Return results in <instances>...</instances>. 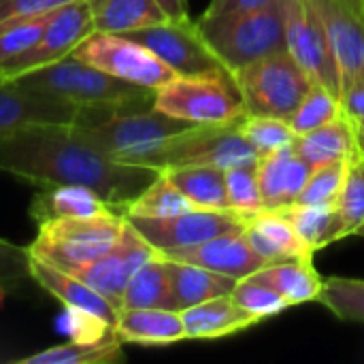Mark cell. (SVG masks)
<instances>
[{
  "label": "cell",
  "mask_w": 364,
  "mask_h": 364,
  "mask_svg": "<svg viewBox=\"0 0 364 364\" xmlns=\"http://www.w3.org/2000/svg\"><path fill=\"white\" fill-rule=\"evenodd\" d=\"M0 171L36 188L87 186L122 213L160 175L151 166L113 160L94 147L75 124H41L4 136Z\"/></svg>",
  "instance_id": "6da1fadb"
},
{
  "label": "cell",
  "mask_w": 364,
  "mask_h": 364,
  "mask_svg": "<svg viewBox=\"0 0 364 364\" xmlns=\"http://www.w3.org/2000/svg\"><path fill=\"white\" fill-rule=\"evenodd\" d=\"M9 81H15L26 90L77 105V119H96L124 111L151 109L156 96V90L117 79L73 55H66L53 64L23 73Z\"/></svg>",
  "instance_id": "7a4b0ae2"
},
{
  "label": "cell",
  "mask_w": 364,
  "mask_h": 364,
  "mask_svg": "<svg viewBox=\"0 0 364 364\" xmlns=\"http://www.w3.org/2000/svg\"><path fill=\"white\" fill-rule=\"evenodd\" d=\"M196 26L232 75L252 62L286 51V0L245 13L200 17Z\"/></svg>",
  "instance_id": "3957f363"
},
{
  "label": "cell",
  "mask_w": 364,
  "mask_h": 364,
  "mask_svg": "<svg viewBox=\"0 0 364 364\" xmlns=\"http://www.w3.org/2000/svg\"><path fill=\"white\" fill-rule=\"evenodd\" d=\"M75 126L94 147L113 160L154 168V158L166 141L194 124L171 117L151 107L96 119H79Z\"/></svg>",
  "instance_id": "277c9868"
},
{
  "label": "cell",
  "mask_w": 364,
  "mask_h": 364,
  "mask_svg": "<svg viewBox=\"0 0 364 364\" xmlns=\"http://www.w3.org/2000/svg\"><path fill=\"white\" fill-rule=\"evenodd\" d=\"M124 224L126 215L122 211L94 218L51 220L38 224V235L28 247L30 254L43 262L66 273H77L115 245Z\"/></svg>",
  "instance_id": "5b68a950"
},
{
  "label": "cell",
  "mask_w": 364,
  "mask_h": 364,
  "mask_svg": "<svg viewBox=\"0 0 364 364\" xmlns=\"http://www.w3.org/2000/svg\"><path fill=\"white\" fill-rule=\"evenodd\" d=\"M154 109L196 126L235 124L245 115L232 75L175 77L156 90Z\"/></svg>",
  "instance_id": "8992f818"
},
{
  "label": "cell",
  "mask_w": 364,
  "mask_h": 364,
  "mask_svg": "<svg viewBox=\"0 0 364 364\" xmlns=\"http://www.w3.org/2000/svg\"><path fill=\"white\" fill-rule=\"evenodd\" d=\"M232 77L243 98L245 115H273L284 119L294 113L316 83L288 51L252 62Z\"/></svg>",
  "instance_id": "52a82bcc"
},
{
  "label": "cell",
  "mask_w": 364,
  "mask_h": 364,
  "mask_svg": "<svg viewBox=\"0 0 364 364\" xmlns=\"http://www.w3.org/2000/svg\"><path fill=\"white\" fill-rule=\"evenodd\" d=\"M241 122V119H239ZM239 122L220 126H190L166 141L154 158V168L164 171L171 166L207 164L222 171L258 162L256 149L243 136Z\"/></svg>",
  "instance_id": "ba28073f"
},
{
  "label": "cell",
  "mask_w": 364,
  "mask_h": 364,
  "mask_svg": "<svg viewBox=\"0 0 364 364\" xmlns=\"http://www.w3.org/2000/svg\"><path fill=\"white\" fill-rule=\"evenodd\" d=\"M70 55L147 90H158L177 77L151 49L126 34L94 30L73 49Z\"/></svg>",
  "instance_id": "9c48e42d"
},
{
  "label": "cell",
  "mask_w": 364,
  "mask_h": 364,
  "mask_svg": "<svg viewBox=\"0 0 364 364\" xmlns=\"http://www.w3.org/2000/svg\"><path fill=\"white\" fill-rule=\"evenodd\" d=\"M126 36L151 49L177 77L232 75L207 45L196 21L192 19H166L134 32H126Z\"/></svg>",
  "instance_id": "30bf717a"
},
{
  "label": "cell",
  "mask_w": 364,
  "mask_h": 364,
  "mask_svg": "<svg viewBox=\"0 0 364 364\" xmlns=\"http://www.w3.org/2000/svg\"><path fill=\"white\" fill-rule=\"evenodd\" d=\"M160 254L194 247L211 241L220 235L243 230L250 220L232 209H205L194 207L190 211L168 218H126Z\"/></svg>",
  "instance_id": "8fae6325"
},
{
  "label": "cell",
  "mask_w": 364,
  "mask_h": 364,
  "mask_svg": "<svg viewBox=\"0 0 364 364\" xmlns=\"http://www.w3.org/2000/svg\"><path fill=\"white\" fill-rule=\"evenodd\" d=\"M94 19L87 0H73L58 6L38 41L21 55L0 64V79H15L23 73L53 64L73 53V49L94 32Z\"/></svg>",
  "instance_id": "7c38bea8"
},
{
  "label": "cell",
  "mask_w": 364,
  "mask_h": 364,
  "mask_svg": "<svg viewBox=\"0 0 364 364\" xmlns=\"http://www.w3.org/2000/svg\"><path fill=\"white\" fill-rule=\"evenodd\" d=\"M286 51L316 81L341 96L324 23L309 0H286Z\"/></svg>",
  "instance_id": "4fadbf2b"
},
{
  "label": "cell",
  "mask_w": 364,
  "mask_h": 364,
  "mask_svg": "<svg viewBox=\"0 0 364 364\" xmlns=\"http://www.w3.org/2000/svg\"><path fill=\"white\" fill-rule=\"evenodd\" d=\"M158 254L160 252L126 220L115 245L98 260L85 264L73 275L83 279L87 286L109 299L117 309H122V296L128 282L147 260Z\"/></svg>",
  "instance_id": "5bb4252c"
},
{
  "label": "cell",
  "mask_w": 364,
  "mask_h": 364,
  "mask_svg": "<svg viewBox=\"0 0 364 364\" xmlns=\"http://www.w3.org/2000/svg\"><path fill=\"white\" fill-rule=\"evenodd\" d=\"M320 15L339 73L341 96L364 81V19L339 0H309Z\"/></svg>",
  "instance_id": "9a60e30c"
},
{
  "label": "cell",
  "mask_w": 364,
  "mask_h": 364,
  "mask_svg": "<svg viewBox=\"0 0 364 364\" xmlns=\"http://www.w3.org/2000/svg\"><path fill=\"white\" fill-rule=\"evenodd\" d=\"M77 117V105L55 96L26 90L15 81L0 79V141L30 126L75 124Z\"/></svg>",
  "instance_id": "2e32d148"
},
{
  "label": "cell",
  "mask_w": 364,
  "mask_h": 364,
  "mask_svg": "<svg viewBox=\"0 0 364 364\" xmlns=\"http://www.w3.org/2000/svg\"><path fill=\"white\" fill-rule=\"evenodd\" d=\"M164 258L171 260H181L190 264L205 267L209 271L235 277V279H245L264 269L269 262L254 252L245 237L243 230H232L226 235H220L211 241H205L194 247H183V250H173L162 254Z\"/></svg>",
  "instance_id": "e0dca14e"
},
{
  "label": "cell",
  "mask_w": 364,
  "mask_h": 364,
  "mask_svg": "<svg viewBox=\"0 0 364 364\" xmlns=\"http://www.w3.org/2000/svg\"><path fill=\"white\" fill-rule=\"evenodd\" d=\"M314 168L316 166L301 158L292 145L258 156L256 171L264 209H284L294 205Z\"/></svg>",
  "instance_id": "ac0fdd59"
},
{
  "label": "cell",
  "mask_w": 364,
  "mask_h": 364,
  "mask_svg": "<svg viewBox=\"0 0 364 364\" xmlns=\"http://www.w3.org/2000/svg\"><path fill=\"white\" fill-rule=\"evenodd\" d=\"M30 279H34L45 292H49L55 301H60L66 309H79L85 314H92L111 326H115L119 309L105 299L100 292H96L92 286H87L83 279H79L73 273H66L62 269H55L41 258H30Z\"/></svg>",
  "instance_id": "d6986e66"
},
{
  "label": "cell",
  "mask_w": 364,
  "mask_h": 364,
  "mask_svg": "<svg viewBox=\"0 0 364 364\" xmlns=\"http://www.w3.org/2000/svg\"><path fill=\"white\" fill-rule=\"evenodd\" d=\"M109 211L111 207L98 192L87 186L62 183V186H38L30 203V218L36 224L62 220V218H94Z\"/></svg>",
  "instance_id": "ffe728a7"
},
{
  "label": "cell",
  "mask_w": 364,
  "mask_h": 364,
  "mask_svg": "<svg viewBox=\"0 0 364 364\" xmlns=\"http://www.w3.org/2000/svg\"><path fill=\"white\" fill-rule=\"evenodd\" d=\"M245 237L254 252L269 264L307 258L314 252L303 243L290 220L277 209H264L245 224Z\"/></svg>",
  "instance_id": "44dd1931"
},
{
  "label": "cell",
  "mask_w": 364,
  "mask_h": 364,
  "mask_svg": "<svg viewBox=\"0 0 364 364\" xmlns=\"http://www.w3.org/2000/svg\"><path fill=\"white\" fill-rule=\"evenodd\" d=\"M115 335L122 343L173 346L186 339L181 311L175 309H119Z\"/></svg>",
  "instance_id": "7402d4cb"
},
{
  "label": "cell",
  "mask_w": 364,
  "mask_h": 364,
  "mask_svg": "<svg viewBox=\"0 0 364 364\" xmlns=\"http://www.w3.org/2000/svg\"><path fill=\"white\" fill-rule=\"evenodd\" d=\"M296 154L305 158L311 166L348 162L360 147L356 122L343 111L337 119L299 134L292 143Z\"/></svg>",
  "instance_id": "603a6c76"
},
{
  "label": "cell",
  "mask_w": 364,
  "mask_h": 364,
  "mask_svg": "<svg viewBox=\"0 0 364 364\" xmlns=\"http://www.w3.org/2000/svg\"><path fill=\"white\" fill-rule=\"evenodd\" d=\"M186 339H220L256 326L260 320L243 311L232 294H224L181 311Z\"/></svg>",
  "instance_id": "cb8c5ba5"
},
{
  "label": "cell",
  "mask_w": 364,
  "mask_h": 364,
  "mask_svg": "<svg viewBox=\"0 0 364 364\" xmlns=\"http://www.w3.org/2000/svg\"><path fill=\"white\" fill-rule=\"evenodd\" d=\"M311 258L314 256L267 264L264 269L254 273L252 279L275 290L290 307L309 301H320V294L324 290V277L314 269Z\"/></svg>",
  "instance_id": "d4e9b609"
},
{
  "label": "cell",
  "mask_w": 364,
  "mask_h": 364,
  "mask_svg": "<svg viewBox=\"0 0 364 364\" xmlns=\"http://www.w3.org/2000/svg\"><path fill=\"white\" fill-rule=\"evenodd\" d=\"M168 267V277H171V290H173V301L175 309L183 311L194 305H200L205 301L232 294L235 286L239 279L209 271L198 264L181 262V260H171L166 258Z\"/></svg>",
  "instance_id": "484cf974"
},
{
  "label": "cell",
  "mask_w": 364,
  "mask_h": 364,
  "mask_svg": "<svg viewBox=\"0 0 364 364\" xmlns=\"http://www.w3.org/2000/svg\"><path fill=\"white\" fill-rule=\"evenodd\" d=\"M94 28L98 32L126 34L160 21L166 15L154 0H87Z\"/></svg>",
  "instance_id": "4316f807"
},
{
  "label": "cell",
  "mask_w": 364,
  "mask_h": 364,
  "mask_svg": "<svg viewBox=\"0 0 364 364\" xmlns=\"http://www.w3.org/2000/svg\"><path fill=\"white\" fill-rule=\"evenodd\" d=\"M145 307L175 309L168 267L162 254L147 260L132 275L122 296V309H145Z\"/></svg>",
  "instance_id": "83f0119b"
},
{
  "label": "cell",
  "mask_w": 364,
  "mask_h": 364,
  "mask_svg": "<svg viewBox=\"0 0 364 364\" xmlns=\"http://www.w3.org/2000/svg\"><path fill=\"white\" fill-rule=\"evenodd\" d=\"M196 207L205 209H230L226 198L224 171L207 164L171 166L162 171Z\"/></svg>",
  "instance_id": "f1b7e54d"
},
{
  "label": "cell",
  "mask_w": 364,
  "mask_h": 364,
  "mask_svg": "<svg viewBox=\"0 0 364 364\" xmlns=\"http://www.w3.org/2000/svg\"><path fill=\"white\" fill-rule=\"evenodd\" d=\"M277 211H282L290 220V224L294 226V230L299 232V237L311 252H318L343 239V228H341V220H339L335 205L294 203Z\"/></svg>",
  "instance_id": "f546056e"
},
{
  "label": "cell",
  "mask_w": 364,
  "mask_h": 364,
  "mask_svg": "<svg viewBox=\"0 0 364 364\" xmlns=\"http://www.w3.org/2000/svg\"><path fill=\"white\" fill-rule=\"evenodd\" d=\"M122 341L117 337L98 341V343H85V341H68L60 343L47 350H41L36 354H30L26 358H19L17 364H109L117 363L124 358Z\"/></svg>",
  "instance_id": "4dcf8cb0"
},
{
  "label": "cell",
  "mask_w": 364,
  "mask_h": 364,
  "mask_svg": "<svg viewBox=\"0 0 364 364\" xmlns=\"http://www.w3.org/2000/svg\"><path fill=\"white\" fill-rule=\"evenodd\" d=\"M196 205L160 171V175L124 209V215L136 218H168L194 209Z\"/></svg>",
  "instance_id": "1f68e13d"
},
{
  "label": "cell",
  "mask_w": 364,
  "mask_h": 364,
  "mask_svg": "<svg viewBox=\"0 0 364 364\" xmlns=\"http://www.w3.org/2000/svg\"><path fill=\"white\" fill-rule=\"evenodd\" d=\"M335 209L341 220L343 239L358 235L364 226V147L360 145L356 154L346 162L343 183L335 203Z\"/></svg>",
  "instance_id": "d6a6232c"
},
{
  "label": "cell",
  "mask_w": 364,
  "mask_h": 364,
  "mask_svg": "<svg viewBox=\"0 0 364 364\" xmlns=\"http://www.w3.org/2000/svg\"><path fill=\"white\" fill-rule=\"evenodd\" d=\"M341 113H343L341 96L322 83H314V87L305 94V98L299 102L294 113L288 117V124L299 136L337 119Z\"/></svg>",
  "instance_id": "836d02e7"
},
{
  "label": "cell",
  "mask_w": 364,
  "mask_h": 364,
  "mask_svg": "<svg viewBox=\"0 0 364 364\" xmlns=\"http://www.w3.org/2000/svg\"><path fill=\"white\" fill-rule=\"evenodd\" d=\"M226 181V198L228 207L243 215L245 220H252L260 211H264L260 183H258V171L254 164H241L224 171Z\"/></svg>",
  "instance_id": "e575fe53"
},
{
  "label": "cell",
  "mask_w": 364,
  "mask_h": 364,
  "mask_svg": "<svg viewBox=\"0 0 364 364\" xmlns=\"http://www.w3.org/2000/svg\"><path fill=\"white\" fill-rule=\"evenodd\" d=\"M239 128L258 156L288 147L296 139L288 119L273 117V115H243Z\"/></svg>",
  "instance_id": "d590c367"
},
{
  "label": "cell",
  "mask_w": 364,
  "mask_h": 364,
  "mask_svg": "<svg viewBox=\"0 0 364 364\" xmlns=\"http://www.w3.org/2000/svg\"><path fill=\"white\" fill-rule=\"evenodd\" d=\"M320 303L343 322L364 324V279H350V277L324 279Z\"/></svg>",
  "instance_id": "8d00e7d4"
},
{
  "label": "cell",
  "mask_w": 364,
  "mask_h": 364,
  "mask_svg": "<svg viewBox=\"0 0 364 364\" xmlns=\"http://www.w3.org/2000/svg\"><path fill=\"white\" fill-rule=\"evenodd\" d=\"M53 11L0 23V64L21 55L23 51H28L38 41V36L43 34Z\"/></svg>",
  "instance_id": "74e56055"
},
{
  "label": "cell",
  "mask_w": 364,
  "mask_h": 364,
  "mask_svg": "<svg viewBox=\"0 0 364 364\" xmlns=\"http://www.w3.org/2000/svg\"><path fill=\"white\" fill-rule=\"evenodd\" d=\"M232 299L243 311H247L250 316H254L260 322L264 318H273L290 307L275 290L267 288L264 284H258L252 277L237 282V286L232 290Z\"/></svg>",
  "instance_id": "f35d334b"
},
{
  "label": "cell",
  "mask_w": 364,
  "mask_h": 364,
  "mask_svg": "<svg viewBox=\"0 0 364 364\" xmlns=\"http://www.w3.org/2000/svg\"><path fill=\"white\" fill-rule=\"evenodd\" d=\"M346 175V162L316 166L299 196L301 205H335Z\"/></svg>",
  "instance_id": "ab89813d"
},
{
  "label": "cell",
  "mask_w": 364,
  "mask_h": 364,
  "mask_svg": "<svg viewBox=\"0 0 364 364\" xmlns=\"http://www.w3.org/2000/svg\"><path fill=\"white\" fill-rule=\"evenodd\" d=\"M30 247L0 239V294H6L30 279Z\"/></svg>",
  "instance_id": "60d3db41"
},
{
  "label": "cell",
  "mask_w": 364,
  "mask_h": 364,
  "mask_svg": "<svg viewBox=\"0 0 364 364\" xmlns=\"http://www.w3.org/2000/svg\"><path fill=\"white\" fill-rule=\"evenodd\" d=\"M73 0H0V23L49 13Z\"/></svg>",
  "instance_id": "b9f144b4"
},
{
  "label": "cell",
  "mask_w": 364,
  "mask_h": 364,
  "mask_svg": "<svg viewBox=\"0 0 364 364\" xmlns=\"http://www.w3.org/2000/svg\"><path fill=\"white\" fill-rule=\"evenodd\" d=\"M273 0H211L209 6L200 17H222V15H232V13H245L260 9Z\"/></svg>",
  "instance_id": "7bdbcfd3"
},
{
  "label": "cell",
  "mask_w": 364,
  "mask_h": 364,
  "mask_svg": "<svg viewBox=\"0 0 364 364\" xmlns=\"http://www.w3.org/2000/svg\"><path fill=\"white\" fill-rule=\"evenodd\" d=\"M341 107L354 122L364 119V81L341 96Z\"/></svg>",
  "instance_id": "ee69618b"
},
{
  "label": "cell",
  "mask_w": 364,
  "mask_h": 364,
  "mask_svg": "<svg viewBox=\"0 0 364 364\" xmlns=\"http://www.w3.org/2000/svg\"><path fill=\"white\" fill-rule=\"evenodd\" d=\"M160 11L166 15V19L171 21H183V19H190L188 15V2L186 0H154Z\"/></svg>",
  "instance_id": "f6af8a7d"
},
{
  "label": "cell",
  "mask_w": 364,
  "mask_h": 364,
  "mask_svg": "<svg viewBox=\"0 0 364 364\" xmlns=\"http://www.w3.org/2000/svg\"><path fill=\"white\" fill-rule=\"evenodd\" d=\"M343 6H348L352 13H356L360 19H364V0H339Z\"/></svg>",
  "instance_id": "bcb514c9"
},
{
  "label": "cell",
  "mask_w": 364,
  "mask_h": 364,
  "mask_svg": "<svg viewBox=\"0 0 364 364\" xmlns=\"http://www.w3.org/2000/svg\"><path fill=\"white\" fill-rule=\"evenodd\" d=\"M356 128H358V139H360V145L364 147V119L356 122Z\"/></svg>",
  "instance_id": "7dc6e473"
},
{
  "label": "cell",
  "mask_w": 364,
  "mask_h": 364,
  "mask_svg": "<svg viewBox=\"0 0 364 364\" xmlns=\"http://www.w3.org/2000/svg\"><path fill=\"white\" fill-rule=\"evenodd\" d=\"M358 235H360V237H364V226L360 228V230H358Z\"/></svg>",
  "instance_id": "c3c4849f"
}]
</instances>
